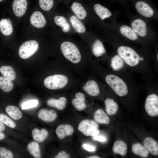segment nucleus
I'll list each match as a JSON object with an SVG mask.
<instances>
[{
	"instance_id": "obj_1",
	"label": "nucleus",
	"mask_w": 158,
	"mask_h": 158,
	"mask_svg": "<svg viewBox=\"0 0 158 158\" xmlns=\"http://www.w3.org/2000/svg\"><path fill=\"white\" fill-rule=\"evenodd\" d=\"M94 74L100 78L115 94L120 98L127 97L130 93L137 91L141 86L134 80L130 71L116 72L105 68L97 62L90 65Z\"/></svg>"
},
{
	"instance_id": "obj_2",
	"label": "nucleus",
	"mask_w": 158,
	"mask_h": 158,
	"mask_svg": "<svg viewBox=\"0 0 158 158\" xmlns=\"http://www.w3.org/2000/svg\"><path fill=\"white\" fill-rule=\"evenodd\" d=\"M116 51L131 72L140 74L145 80L153 79L151 66L152 57L141 54L133 48L127 45L119 46Z\"/></svg>"
},
{
	"instance_id": "obj_3",
	"label": "nucleus",
	"mask_w": 158,
	"mask_h": 158,
	"mask_svg": "<svg viewBox=\"0 0 158 158\" xmlns=\"http://www.w3.org/2000/svg\"><path fill=\"white\" fill-rule=\"evenodd\" d=\"M61 51L66 61V64L70 67H77L84 64L80 49L73 42L69 41L63 42L60 47Z\"/></svg>"
},
{
	"instance_id": "obj_4",
	"label": "nucleus",
	"mask_w": 158,
	"mask_h": 158,
	"mask_svg": "<svg viewBox=\"0 0 158 158\" xmlns=\"http://www.w3.org/2000/svg\"><path fill=\"white\" fill-rule=\"evenodd\" d=\"M65 68L61 73L47 76L43 83L47 88L53 90L63 89L72 85L73 78L67 68Z\"/></svg>"
},
{
	"instance_id": "obj_5",
	"label": "nucleus",
	"mask_w": 158,
	"mask_h": 158,
	"mask_svg": "<svg viewBox=\"0 0 158 158\" xmlns=\"http://www.w3.org/2000/svg\"><path fill=\"white\" fill-rule=\"evenodd\" d=\"M151 92L147 96L145 103V108L149 116L154 117L158 115V96L155 92L157 89L158 85L154 82L153 79H149Z\"/></svg>"
},
{
	"instance_id": "obj_6",
	"label": "nucleus",
	"mask_w": 158,
	"mask_h": 158,
	"mask_svg": "<svg viewBox=\"0 0 158 158\" xmlns=\"http://www.w3.org/2000/svg\"><path fill=\"white\" fill-rule=\"evenodd\" d=\"M107 86L95 77L87 80L82 86L83 90L89 95L93 97L98 96L102 90H105Z\"/></svg>"
},
{
	"instance_id": "obj_7",
	"label": "nucleus",
	"mask_w": 158,
	"mask_h": 158,
	"mask_svg": "<svg viewBox=\"0 0 158 158\" xmlns=\"http://www.w3.org/2000/svg\"><path fill=\"white\" fill-rule=\"evenodd\" d=\"M39 45L37 42L35 40L26 41L23 43L19 47L18 55L23 59H28L37 51Z\"/></svg>"
},
{
	"instance_id": "obj_8",
	"label": "nucleus",
	"mask_w": 158,
	"mask_h": 158,
	"mask_svg": "<svg viewBox=\"0 0 158 158\" xmlns=\"http://www.w3.org/2000/svg\"><path fill=\"white\" fill-rule=\"evenodd\" d=\"M98 125L94 121L85 119L79 123L78 129L83 135L87 136H93L99 133Z\"/></svg>"
},
{
	"instance_id": "obj_9",
	"label": "nucleus",
	"mask_w": 158,
	"mask_h": 158,
	"mask_svg": "<svg viewBox=\"0 0 158 158\" xmlns=\"http://www.w3.org/2000/svg\"><path fill=\"white\" fill-rule=\"evenodd\" d=\"M108 69L116 72H123L130 71L125 62L118 54H115L107 60Z\"/></svg>"
},
{
	"instance_id": "obj_10",
	"label": "nucleus",
	"mask_w": 158,
	"mask_h": 158,
	"mask_svg": "<svg viewBox=\"0 0 158 158\" xmlns=\"http://www.w3.org/2000/svg\"><path fill=\"white\" fill-rule=\"evenodd\" d=\"M31 24L37 28H42L47 23L46 18L42 13L39 11L34 12L30 18Z\"/></svg>"
},
{
	"instance_id": "obj_11",
	"label": "nucleus",
	"mask_w": 158,
	"mask_h": 158,
	"mask_svg": "<svg viewBox=\"0 0 158 158\" xmlns=\"http://www.w3.org/2000/svg\"><path fill=\"white\" fill-rule=\"evenodd\" d=\"M27 5L26 0H14L12 9L15 15L18 17L23 16L26 11Z\"/></svg>"
},
{
	"instance_id": "obj_12",
	"label": "nucleus",
	"mask_w": 158,
	"mask_h": 158,
	"mask_svg": "<svg viewBox=\"0 0 158 158\" xmlns=\"http://www.w3.org/2000/svg\"><path fill=\"white\" fill-rule=\"evenodd\" d=\"M137 11L142 16L150 18L154 14V11L152 8L147 4L143 1L137 2L135 5Z\"/></svg>"
},
{
	"instance_id": "obj_13",
	"label": "nucleus",
	"mask_w": 158,
	"mask_h": 158,
	"mask_svg": "<svg viewBox=\"0 0 158 158\" xmlns=\"http://www.w3.org/2000/svg\"><path fill=\"white\" fill-rule=\"evenodd\" d=\"M132 29L138 35L142 37L145 36L147 33V27L146 23L142 20L137 19L131 23Z\"/></svg>"
},
{
	"instance_id": "obj_14",
	"label": "nucleus",
	"mask_w": 158,
	"mask_h": 158,
	"mask_svg": "<svg viewBox=\"0 0 158 158\" xmlns=\"http://www.w3.org/2000/svg\"><path fill=\"white\" fill-rule=\"evenodd\" d=\"M37 116L40 119L47 122L54 121L57 116L56 112L53 110H48L45 109H41L39 111Z\"/></svg>"
},
{
	"instance_id": "obj_15",
	"label": "nucleus",
	"mask_w": 158,
	"mask_h": 158,
	"mask_svg": "<svg viewBox=\"0 0 158 158\" xmlns=\"http://www.w3.org/2000/svg\"><path fill=\"white\" fill-rule=\"evenodd\" d=\"M74 129L72 126L69 124L60 125L56 128L55 132L59 138L63 139L66 136L72 135Z\"/></svg>"
},
{
	"instance_id": "obj_16",
	"label": "nucleus",
	"mask_w": 158,
	"mask_h": 158,
	"mask_svg": "<svg viewBox=\"0 0 158 158\" xmlns=\"http://www.w3.org/2000/svg\"><path fill=\"white\" fill-rule=\"evenodd\" d=\"M104 104L106 111L108 115H114L118 111L119 108L118 104L112 97H107L104 100Z\"/></svg>"
},
{
	"instance_id": "obj_17",
	"label": "nucleus",
	"mask_w": 158,
	"mask_h": 158,
	"mask_svg": "<svg viewBox=\"0 0 158 158\" xmlns=\"http://www.w3.org/2000/svg\"><path fill=\"white\" fill-rule=\"evenodd\" d=\"M75 98L71 101V103L75 108L78 111L85 109L86 107L85 103V97L84 94L80 92L76 93Z\"/></svg>"
},
{
	"instance_id": "obj_18",
	"label": "nucleus",
	"mask_w": 158,
	"mask_h": 158,
	"mask_svg": "<svg viewBox=\"0 0 158 158\" xmlns=\"http://www.w3.org/2000/svg\"><path fill=\"white\" fill-rule=\"evenodd\" d=\"M91 50L93 55L96 58L100 57L106 53L103 43L98 39L95 40L92 43Z\"/></svg>"
},
{
	"instance_id": "obj_19",
	"label": "nucleus",
	"mask_w": 158,
	"mask_h": 158,
	"mask_svg": "<svg viewBox=\"0 0 158 158\" xmlns=\"http://www.w3.org/2000/svg\"><path fill=\"white\" fill-rule=\"evenodd\" d=\"M144 146L152 154L157 156L158 154V144L152 138L146 137L143 141Z\"/></svg>"
},
{
	"instance_id": "obj_20",
	"label": "nucleus",
	"mask_w": 158,
	"mask_h": 158,
	"mask_svg": "<svg viewBox=\"0 0 158 158\" xmlns=\"http://www.w3.org/2000/svg\"><path fill=\"white\" fill-rule=\"evenodd\" d=\"M71 8L75 16L80 20H84L87 16V12L80 3L77 2L73 3Z\"/></svg>"
},
{
	"instance_id": "obj_21",
	"label": "nucleus",
	"mask_w": 158,
	"mask_h": 158,
	"mask_svg": "<svg viewBox=\"0 0 158 158\" xmlns=\"http://www.w3.org/2000/svg\"><path fill=\"white\" fill-rule=\"evenodd\" d=\"M67 103V99L64 97H61L58 99L51 98L47 102V105L55 107L57 109L62 110L65 107Z\"/></svg>"
},
{
	"instance_id": "obj_22",
	"label": "nucleus",
	"mask_w": 158,
	"mask_h": 158,
	"mask_svg": "<svg viewBox=\"0 0 158 158\" xmlns=\"http://www.w3.org/2000/svg\"><path fill=\"white\" fill-rule=\"evenodd\" d=\"M112 150L115 154H119L123 156H125L127 153V145L122 140H117L113 144Z\"/></svg>"
},
{
	"instance_id": "obj_23",
	"label": "nucleus",
	"mask_w": 158,
	"mask_h": 158,
	"mask_svg": "<svg viewBox=\"0 0 158 158\" xmlns=\"http://www.w3.org/2000/svg\"><path fill=\"white\" fill-rule=\"evenodd\" d=\"M94 118L96 122L102 124H109L110 119L106 113L102 109H97L95 112Z\"/></svg>"
},
{
	"instance_id": "obj_24",
	"label": "nucleus",
	"mask_w": 158,
	"mask_h": 158,
	"mask_svg": "<svg viewBox=\"0 0 158 158\" xmlns=\"http://www.w3.org/2000/svg\"><path fill=\"white\" fill-rule=\"evenodd\" d=\"M0 31L4 35L8 36L11 35L13 28L11 21L7 19H2L0 21Z\"/></svg>"
},
{
	"instance_id": "obj_25",
	"label": "nucleus",
	"mask_w": 158,
	"mask_h": 158,
	"mask_svg": "<svg viewBox=\"0 0 158 158\" xmlns=\"http://www.w3.org/2000/svg\"><path fill=\"white\" fill-rule=\"evenodd\" d=\"M119 30L121 35L130 40L135 41L138 38L137 34L131 28L127 25H122Z\"/></svg>"
},
{
	"instance_id": "obj_26",
	"label": "nucleus",
	"mask_w": 158,
	"mask_h": 158,
	"mask_svg": "<svg viewBox=\"0 0 158 158\" xmlns=\"http://www.w3.org/2000/svg\"><path fill=\"white\" fill-rule=\"evenodd\" d=\"M55 23L60 27L64 33L69 32L71 30L70 25L66 18L63 16H56L54 18Z\"/></svg>"
},
{
	"instance_id": "obj_27",
	"label": "nucleus",
	"mask_w": 158,
	"mask_h": 158,
	"mask_svg": "<svg viewBox=\"0 0 158 158\" xmlns=\"http://www.w3.org/2000/svg\"><path fill=\"white\" fill-rule=\"evenodd\" d=\"M69 20L71 23L76 32L79 33H83L85 32L86 29L85 25L75 16H71Z\"/></svg>"
},
{
	"instance_id": "obj_28",
	"label": "nucleus",
	"mask_w": 158,
	"mask_h": 158,
	"mask_svg": "<svg viewBox=\"0 0 158 158\" xmlns=\"http://www.w3.org/2000/svg\"><path fill=\"white\" fill-rule=\"evenodd\" d=\"M94 9L102 20L108 18L112 15L111 13L108 9L99 4H96L94 5Z\"/></svg>"
},
{
	"instance_id": "obj_29",
	"label": "nucleus",
	"mask_w": 158,
	"mask_h": 158,
	"mask_svg": "<svg viewBox=\"0 0 158 158\" xmlns=\"http://www.w3.org/2000/svg\"><path fill=\"white\" fill-rule=\"evenodd\" d=\"M32 134L34 140L38 142H41L46 138L48 133L44 128L40 130L37 128H35L32 130Z\"/></svg>"
},
{
	"instance_id": "obj_30",
	"label": "nucleus",
	"mask_w": 158,
	"mask_h": 158,
	"mask_svg": "<svg viewBox=\"0 0 158 158\" xmlns=\"http://www.w3.org/2000/svg\"><path fill=\"white\" fill-rule=\"evenodd\" d=\"M7 114L12 118L15 120H19L22 116V113L19 108L13 105H8L5 109Z\"/></svg>"
},
{
	"instance_id": "obj_31",
	"label": "nucleus",
	"mask_w": 158,
	"mask_h": 158,
	"mask_svg": "<svg viewBox=\"0 0 158 158\" xmlns=\"http://www.w3.org/2000/svg\"><path fill=\"white\" fill-rule=\"evenodd\" d=\"M0 72L4 77L11 81L16 78V72L13 68L9 66H3L0 68Z\"/></svg>"
},
{
	"instance_id": "obj_32",
	"label": "nucleus",
	"mask_w": 158,
	"mask_h": 158,
	"mask_svg": "<svg viewBox=\"0 0 158 158\" xmlns=\"http://www.w3.org/2000/svg\"><path fill=\"white\" fill-rule=\"evenodd\" d=\"M131 149L133 152L136 155L145 158L149 155V152L144 146L140 143L134 144Z\"/></svg>"
},
{
	"instance_id": "obj_33",
	"label": "nucleus",
	"mask_w": 158,
	"mask_h": 158,
	"mask_svg": "<svg viewBox=\"0 0 158 158\" xmlns=\"http://www.w3.org/2000/svg\"><path fill=\"white\" fill-rule=\"evenodd\" d=\"M14 85L11 80L4 77L0 76V88L4 92H8L13 88Z\"/></svg>"
},
{
	"instance_id": "obj_34",
	"label": "nucleus",
	"mask_w": 158,
	"mask_h": 158,
	"mask_svg": "<svg viewBox=\"0 0 158 158\" xmlns=\"http://www.w3.org/2000/svg\"><path fill=\"white\" fill-rule=\"evenodd\" d=\"M27 149L31 154L35 158L41 157L40 146L37 142L35 141L30 142L28 145Z\"/></svg>"
},
{
	"instance_id": "obj_35",
	"label": "nucleus",
	"mask_w": 158,
	"mask_h": 158,
	"mask_svg": "<svg viewBox=\"0 0 158 158\" xmlns=\"http://www.w3.org/2000/svg\"><path fill=\"white\" fill-rule=\"evenodd\" d=\"M0 121L11 128H14L16 126V124L14 121L4 114H0Z\"/></svg>"
},
{
	"instance_id": "obj_36",
	"label": "nucleus",
	"mask_w": 158,
	"mask_h": 158,
	"mask_svg": "<svg viewBox=\"0 0 158 158\" xmlns=\"http://www.w3.org/2000/svg\"><path fill=\"white\" fill-rule=\"evenodd\" d=\"M39 3L41 8L45 11H49L54 4L53 0H39Z\"/></svg>"
},
{
	"instance_id": "obj_37",
	"label": "nucleus",
	"mask_w": 158,
	"mask_h": 158,
	"mask_svg": "<svg viewBox=\"0 0 158 158\" xmlns=\"http://www.w3.org/2000/svg\"><path fill=\"white\" fill-rule=\"evenodd\" d=\"M37 99L30 100L24 102L22 104L21 107L22 110L27 109L36 107L38 104Z\"/></svg>"
},
{
	"instance_id": "obj_38",
	"label": "nucleus",
	"mask_w": 158,
	"mask_h": 158,
	"mask_svg": "<svg viewBox=\"0 0 158 158\" xmlns=\"http://www.w3.org/2000/svg\"><path fill=\"white\" fill-rule=\"evenodd\" d=\"M13 155L11 152L4 147H0V158H12Z\"/></svg>"
},
{
	"instance_id": "obj_39",
	"label": "nucleus",
	"mask_w": 158,
	"mask_h": 158,
	"mask_svg": "<svg viewBox=\"0 0 158 158\" xmlns=\"http://www.w3.org/2000/svg\"><path fill=\"white\" fill-rule=\"evenodd\" d=\"M70 157L69 155L64 151L60 152L55 157V158H69Z\"/></svg>"
},
{
	"instance_id": "obj_40",
	"label": "nucleus",
	"mask_w": 158,
	"mask_h": 158,
	"mask_svg": "<svg viewBox=\"0 0 158 158\" xmlns=\"http://www.w3.org/2000/svg\"><path fill=\"white\" fill-rule=\"evenodd\" d=\"M83 147L85 150L90 152H93L96 150L94 146L87 144H84Z\"/></svg>"
},
{
	"instance_id": "obj_41",
	"label": "nucleus",
	"mask_w": 158,
	"mask_h": 158,
	"mask_svg": "<svg viewBox=\"0 0 158 158\" xmlns=\"http://www.w3.org/2000/svg\"><path fill=\"white\" fill-rule=\"evenodd\" d=\"M93 139L94 140L98 141L101 142H104L106 140V138L103 136L98 135L94 136Z\"/></svg>"
},
{
	"instance_id": "obj_42",
	"label": "nucleus",
	"mask_w": 158,
	"mask_h": 158,
	"mask_svg": "<svg viewBox=\"0 0 158 158\" xmlns=\"http://www.w3.org/2000/svg\"><path fill=\"white\" fill-rule=\"evenodd\" d=\"M5 126L4 123H3L0 121V131H2L4 130Z\"/></svg>"
},
{
	"instance_id": "obj_43",
	"label": "nucleus",
	"mask_w": 158,
	"mask_h": 158,
	"mask_svg": "<svg viewBox=\"0 0 158 158\" xmlns=\"http://www.w3.org/2000/svg\"><path fill=\"white\" fill-rule=\"evenodd\" d=\"M5 138V134L0 131V140H3Z\"/></svg>"
},
{
	"instance_id": "obj_44",
	"label": "nucleus",
	"mask_w": 158,
	"mask_h": 158,
	"mask_svg": "<svg viewBox=\"0 0 158 158\" xmlns=\"http://www.w3.org/2000/svg\"><path fill=\"white\" fill-rule=\"evenodd\" d=\"M88 158H100L99 156L96 155H93L88 157Z\"/></svg>"
},
{
	"instance_id": "obj_45",
	"label": "nucleus",
	"mask_w": 158,
	"mask_h": 158,
	"mask_svg": "<svg viewBox=\"0 0 158 158\" xmlns=\"http://www.w3.org/2000/svg\"><path fill=\"white\" fill-rule=\"evenodd\" d=\"M2 0H0V2L1 1H2Z\"/></svg>"
}]
</instances>
